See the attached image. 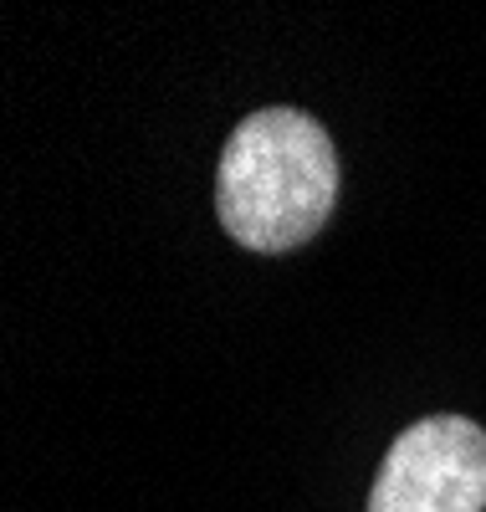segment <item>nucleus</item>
Returning <instances> with one entry per match:
<instances>
[{"mask_svg":"<svg viewBox=\"0 0 486 512\" xmlns=\"http://www.w3.org/2000/svg\"><path fill=\"white\" fill-rule=\"evenodd\" d=\"M338 200V154L302 108H261L226 139L215 175V216L251 251L313 241Z\"/></svg>","mask_w":486,"mask_h":512,"instance_id":"1","label":"nucleus"},{"mask_svg":"<svg viewBox=\"0 0 486 512\" xmlns=\"http://www.w3.org/2000/svg\"><path fill=\"white\" fill-rule=\"evenodd\" d=\"M486 431L466 415H430L384 451L369 512H481Z\"/></svg>","mask_w":486,"mask_h":512,"instance_id":"2","label":"nucleus"}]
</instances>
